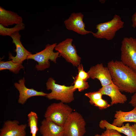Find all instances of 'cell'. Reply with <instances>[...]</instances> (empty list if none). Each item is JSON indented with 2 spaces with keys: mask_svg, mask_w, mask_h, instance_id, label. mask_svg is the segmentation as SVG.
Returning a JSON list of instances; mask_svg holds the SVG:
<instances>
[{
  "mask_svg": "<svg viewBox=\"0 0 136 136\" xmlns=\"http://www.w3.org/2000/svg\"><path fill=\"white\" fill-rule=\"evenodd\" d=\"M107 67L112 82L121 91L130 93L136 91V73L121 61L112 60Z\"/></svg>",
  "mask_w": 136,
  "mask_h": 136,
  "instance_id": "obj_1",
  "label": "cell"
},
{
  "mask_svg": "<svg viewBox=\"0 0 136 136\" xmlns=\"http://www.w3.org/2000/svg\"><path fill=\"white\" fill-rule=\"evenodd\" d=\"M46 86L47 90H51L46 96L49 99L60 100L64 103H70L74 100V92L76 90L73 89V85H59L53 78H50L46 83Z\"/></svg>",
  "mask_w": 136,
  "mask_h": 136,
  "instance_id": "obj_2",
  "label": "cell"
},
{
  "mask_svg": "<svg viewBox=\"0 0 136 136\" xmlns=\"http://www.w3.org/2000/svg\"><path fill=\"white\" fill-rule=\"evenodd\" d=\"M124 24L120 16L115 14L111 20L97 24V31L92 34L97 38L111 40L114 38L116 32L123 27Z\"/></svg>",
  "mask_w": 136,
  "mask_h": 136,
  "instance_id": "obj_3",
  "label": "cell"
},
{
  "mask_svg": "<svg viewBox=\"0 0 136 136\" xmlns=\"http://www.w3.org/2000/svg\"><path fill=\"white\" fill-rule=\"evenodd\" d=\"M73 109L62 102L53 103L49 106L44 115L45 119L63 126Z\"/></svg>",
  "mask_w": 136,
  "mask_h": 136,
  "instance_id": "obj_4",
  "label": "cell"
},
{
  "mask_svg": "<svg viewBox=\"0 0 136 136\" xmlns=\"http://www.w3.org/2000/svg\"><path fill=\"white\" fill-rule=\"evenodd\" d=\"M56 45V43L51 45L48 44L43 50L35 54L29 55L27 59H33L38 63L35 67L37 70H44L50 67L49 60L56 63L57 59L60 56L58 52L53 51Z\"/></svg>",
  "mask_w": 136,
  "mask_h": 136,
  "instance_id": "obj_5",
  "label": "cell"
},
{
  "mask_svg": "<svg viewBox=\"0 0 136 136\" xmlns=\"http://www.w3.org/2000/svg\"><path fill=\"white\" fill-rule=\"evenodd\" d=\"M85 121L79 113L72 112L63 126L65 136H83L86 132Z\"/></svg>",
  "mask_w": 136,
  "mask_h": 136,
  "instance_id": "obj_6",
  "label": "cell"
},
{
  "mask_svg": "<svg viewBox=\"0 0 136 136\" xmlns=\"http://www.w3.org/2000/svg\"><path fill=\"white\" fill-rule=\"evenodd\" d=\"M121 61L136 73V38L124 37L121 47Z\"/></svg>",
  "mask_w": 136,
  "mask_h": 136,
  "instance_id": "obj_7",
  "label": "cell"
},
{
  "mask_svg": "<svg viewBox=\"0 0 136 136\" xmlns=\"http://www.w3.org/2000/svg\"><path fill=\"white\" fill-rule=\"evenodd\" d=\"M73 41L72 38H66L57 44L54 49L59 53L60 56L74 66L78 67L80 64L81 58L78 55L76 47L72 44Z\"/></svg>",
  "mask_w": 136,
  "mask_h": 136,
  "instance_id": "obj_8",
  "label": "cell"
},
{
  "mask_svg": "<svg viewBox=\"0 0 136 136\" xmlns=\"http://www.w3.org/2000/svg\"><path fill=\"white\" fill-rule=\"evenodd\" d=\"M84 15L80 12L73 13L64 21L65 25L68 30L82 35H85L92 32L86 30L83 19Z\"/></svg>",
  "mask_w": 136,
  "mask_h": 136,
  "instance_id": "obj_9",
  "label": "cell"
},
{
  "mask_svg": "<svg viewBox=\"0 0 136 136\" xmlns=\"http://www.w3.org/2000/svg\"><path fill=\"white\" fill-rule=\"evenodd\" d=\"M90 78L96 79L100 81L102 87L112 83L109 70L104 67L102 63L98 64L91 67L87 72Z\"/></svg>",
  "mask_w": 136,
  "mask_h": 136,
  "instance_id": "obj_10",
  "label": "cell"
},
{
  "mask_svg": "<svg viewBox=\"0 0 136 136\" xmlns=\"http://www.w3.org/2000/svg\"><path fill=\"white\" fill-rule=\"evenodd\" d=\"M26 124H19L17 120H8L0 129V136H25Z\"/></svg>",
  "mask_w": 136,
  "mask_h": 136,
  "instance_id": "obj_11",
  "label": "cell"
},
{
  "mask_svg": "<svg viewBox=\"0 0 136 136\" xmlns=\"http://www.w3.org/2000/svg\"><path fill=\"white\" fill-rule=\"evenodd\" d=\"M10 37L12 39L13 43L15 46V51L16 54L14 56L11 53H9V59L15 63H22L24 60L27 59L28 56L31 53L27 50L22 44L20 41L21 35L19 32L15 33Z\"/></svg>",
  "mask_w": 136,
  "mask_h": 136,
  "instance_id": "obj_12",
  "label": "cell"
},
{
  "mask_svg": "<svg viewBox=\"0 0 136 136\" xmlns=\"http://www.w3.org/2000/svg\"><path fill=\"white\" fill-rule=\"evenodd\" d=\"M25 80L24 78L20 79L18 83L16 82L14 84L15 88L19 93L18 103L23 105L30 98L35 96H46L47 93L42 91H39L33 88H29L26 87L25 84Z\"/></svg>",
  "mask_w": 136,
  "mask_h": 136,
  "instance_id": "obj_13",
  "label": "cell"
},
{
  "mask_svg": "<svg viewBox=\"0 0 136 136\" xmlns=\"http://www.w3.org/2000/svg\"><path fill=\"white\" fill-rule=\"evenodd\" d=\"M103 95L110 97L111 106L118 104H123L127 100V98L125 94L121 93L119 88L113 82L105 86L102 87L98 90Z\"/></svg>",
  "mask_w": 136,
  "mask_h": 136,
  "instance_id": "obj_14",
  "label": "cell"
},
{
  "mask_svg": "<svg viewBox=\"0 0 136 136\" xmlns=\"http://www.w3.org/2000/svg\"><path fill=\"white\" fill-rule=\"evenodd\" d=\"M39 131L42 136L64 135L63 126L45 119L41 122Z\"/></svg>",
  "mask_w": 136,
  "mask_h": 136,
  "instance_id": "obj_15",
  "label": "cell"
},
{
  "mask_svg": "<svg viewBox=\"0 0 136 136\" xmlns=\"http://www.w3.org/2000/svg\"><path fill=\"white\" fill-rule=\"evenodd\" d=\"M114 119L112 124L114 126L120 127L125 122H132L136 123V107L128 112L120 110L117 111L114 116Z\"/></svg>",
  "mask_w": 136,
  "mask_h": 136,
  "instance_id": "obj_16",
  "label": "cell"
},
{
  "mask_svg": "<svg viewBox=\"0 0 136 136\" xmlns=\"http://www.w3.org/2000/svg\"><path fill=\"white\" fill-rule=\"evenodd\" d=\"M99 127L101 129H113L127 136H136V123L130 125L127 123L121 126L118 127L112 125L105 120H101L99 122Z\"/></svg>",
  "mask_w": 136,
  "mask_h": 136,
  "instance_id": "obj_17",
  "label": "cell"
},
{
  "mask_svg": "<svg viewBox=\"0 0 136 136\" xmlns=\"http://www.w3.org/2000/svg\"><path fill=\"white\" fill-rule=\"evenodd\" d=\"M21 17L13 11L7 10L0 7V24L6 27L22 23Z\"/></svg>",
  "mask_w": 136,
  "mask_h": 136,
  "instance_id": "obj_18",
  "label": "cell"
},
{
  "mask_svg": "<svg viewBox=\"0 0 136 136\" xmlns=\"http://www.w3.org/2000/svg\"><path fill=\"white\" fill-rule=\"evenodd\" d=\"M23 68L22 63H15L11 60L6 61H1L0 62V71L8 70L17 74L21 69Z\"/></svg>",
  "mask_w": 136,
  "mask_h": 136,
  "instance_id": "obj_19",
  "label": "cell"
},
{
  "mask_svg": "<svg viewBox=\"0 0 136 136\" xmlns=\"http://www.w3.org/2000/svg\"><path fill=\"white\" fill-rule=\"evenodd\" d=\"M28 126L31 135H36L39 130L38 127V117L36 113L31 111L28 115Z\"/></svg>",
  "mask_w": 136,
  "mask_h": 136,
  "instance_id": "obj_20",
  "label": "cell"
},
{
  "mask_svg": "<svg viewBox=\"0 0 136 136\" xmlns=\"http://www.w3.org/2000/svg\"><path fill=\"white\" fill-rule=\"evenodd\" d=\"M25 25L23 22L16 25L14 27L8 28L0 24V35L3 36H10L15 33L25 29Z\"/></svg>",
  "mask_w": 136,
  "mask_h": 136,
  "instance_id": "obj_21",
  "label": "cell"
},
{
  "mask_svg": "<svg viewBox=\"0 0 136 136\" xmlns=\"http://www.w3.org/2000/svg\"><path fill=\"white\" fill-rule=\"evenodd\" d=\"M73 83L74 89L76 90L78 89L79 92L82 91L89 87L88 82L79 78L77 75L74 78Z\"/></svg>",
  "mask_w": 136,
  "mask_h": 136,
  "instance_id": "obj_22",
  "label": "cell"
},
{
  "mask_svg": "<svg viewBox=\"0 0 136 136\" xmlns=\"http://www.w3.org/2000/svg\"><path fill=\"white\" fill-rule=\"evenodd\" d=\"M85 95L88 97L90 103L93 105L94 102L102 98L103 95L99 91L86 93Z\"/></svg>",
  "mask_w": 136,
  "mask_h": 136,
  "instance_id": "obj_23",
  "label": "cell"
},
{
  "mask_svg": "<svg viewBox=\"0 0 136 136\" xmlns=\"http://www.w3.org/2000/svg\"><path fill=\"white\" fill-rule=\"evenodd\" d=\"M78 67V71L77 76L80 79L86 81L90 78L88 74L84 70L82 64H80Z\"/></svg>",
  "mask_w": 136,
  "mask_h": 136,
  "instance_id": "obj_24",
  "label": "cell"
},
{
  "mask_svg": "<svg viewBox=\"0 0 136 136\" xmlns=\"http://www.w3.org/2000/svg\"><path fill=\"white\" fill-rule=\"evenodd\" d=\"M94 106L97 107L99 109L103 110L106 109L111 106L108 103L107 101L101 98L96 101L94 103Z\"/></svg>",
  "mask_w": 136,
  "mask_h": 136,
  "instance_id": "obj_25",
  "label": "cell"
},
{
  "mask_svg": "<svg viewBox=\"0 0 136 136\" xmlns=\"http://www.w3.org/2000/svg\"><path fill=\"white\" fill-rule=\"evenodd\" d=\"M104 132L107 136H122L119 132L113 129H106Z\"/></svg>",
  "mask_w": 136,
  "mask_h": 136,
  "instance_id": "obj_26",
  "label": "cell"
},
{
  "mask_svg": "<svg viewBox=\"0 0 136 136\" xmlns=\"http://www.w3.org/2000/svg\"><path fill=\"white\" fill-rule=\"evenodd\" d=\"M129 104L134 107H136V91L131 96Z\"/></svg>",
  "mask_w": 136,
  "mask_h": 136,
  "instance_id": "obj_27",
  "label": "cell"
},
{
  "mask_svg": "<svg viewBox=\"0 0 136 136\" xmlns=\"http://www.w3.org/2000/svg\"><path fill=\"white\" fill-rule=\"evenodd\" d=\"M132 26L133 28L136 27V11L132 16Z\"/></svg>",
  "mask_w": 136,
  "mask_h": 136,
  "instance_id": "obj_28",
  "label": "cell"
},
{
  "mask_svg": "<svg viewBox=\"0 0 136 136\" xmlns=\"http://www.w3.org/2000/svg\"><path fill=\"white\" fill-rule=\"evenodd\" d=\"M94 136H107L105 133L104 132H102L101 134H95Z\"/></svg>",
  "mask_w": 136,
  "mask_h": 136,
  "instance_id": "obj_29",
  "label": "cell"
},
{
  "mask_svg": "<svg viewBox=\"0 0 136 136\" xmlns=\"http://www.w3.org/2000/svg\"><path fill=\"white\" fill-rule=\"evenodd\" d=\"M31 136H36V135H34V136H33V135H31Z\"/></svg>",
  "mask_w": 136,
  "mask_h": 136,
  "instance_id": "obj_30",
  "label": "cell"
},
{
  "mask_svg": "<svg viewBox=\"0 0 136 136\" xmlns=\"http://www.w3.org/2000/svg\"><path fill=\"white\" fill-rule=\"evenodd\" d=\"M63 136H65V135H64Z\"/></svg>",
  "mask_w": 136,
  "mask_h": 136,
  "instance_id": "obj_31",
  "label": "cell"
}]
</instances>
